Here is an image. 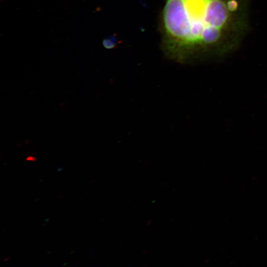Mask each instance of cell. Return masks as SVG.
I'll list each match as a JSON object with an SVG mask.
<instances>
[{
    "label": "cell",
    "mask_w": 267,
    "mask_h": 267,
    "mask_svg": "<svg viewBox=\"0 0 267 267\" xmlns=\"http://www.w3.org/2000/svg\"><path fill=\"white\" fill-rule=\"evenodd\" d=\"M242 0H166V44L177 55L226 50L244 23Z\"/></svg>",
    "instance_id": "cell-1"
},
{
    "label": "cell",
    "mask_w": 267,
    "mask_h": 267,
    "mask_svg": "<svg viewBox=\"0 0 267 267\" xmlns=\"http://www.w3.org/2000/svg\"><path fill=\"white\" fill-rule=\"evenodd\" d=\"M115 42V39L113 38L105 39L103 41V45L106 48L111 49L114 47Z\"/></svg>",
    "instance_id": "cell-2"
},
{
    "label": "cell",
    "mask_w": 267,
    "mask_h": 267,
    "mask_svg": "<svg viewBox=\"0 0 267 267\" xmlns=\"http://www.w3.org/2000/svg\"><path fill=\"white\" fill-rule=\"evenodd\" d=\"M36 159H35L34 157H31V156H29L28 157H27L26 158V160L27 161H35L36 160Z\"/></svg>",
    "instance_id": "cell-3"
},
{
    "label": "cell",
    "mask_w": 267,
    "mask_h": 267,
    "mask_svg": "<svg viewBox=\"0 0 267 267\" xmlns=\"http://www.w3.org/2000/svg\"><path fill=\"white\" fill-rule=\"evenodd\" d=\"M8 259H9V258H6L5 259V260H3V262H5V261H7Z\"/></svg>",
    "instance_id": "cell-4"
}]
</instances>
